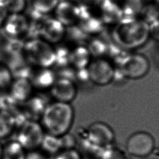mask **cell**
Masks as SVG:
<instances>
[{"label": "cell", "instance_id": "7", "mask_svg": "<svg viewBox=\"0 0 159 159\" xmlns=\"http://www.w3.org/2000/svg\"><path fill=\"white\" fill-rule=\"evenodd\" d=\"M155 140L152 135L145 131H137L127 140V152L136 157H147L154 151Z\"/></svg>", "mask_w": 159, "mask_h": 159}, {"label": "cell", "instance_id": "4", "mask_svg": "<svg viewBox=\"0 0 159 159\" xmlns=\"http://www.w3.org/2000/svg\"><path fill=\"white\" fill-rule=\"evenodd\" d=\"M115 67L125 79L138 80L148 73L150 63L143 55L127 53Z\"/></svg>", "mask_w": 159, "mask_h": 159}, {"label": "cell", "instance_id": "34", "mask_svg": "<svg viewBox=\"0 0 159 159\" xmlns=\"http://www.w3.org/2000/svg\"><path fill=\"white\" fill-rule=\"evenodd\" d=\"M25 159H45V158L39 152H31L25 155Z\"/></svg>", "mask_w": 159, "mask_h": 159}, {"label": "cell", "instance_id": "9", "mask_svg": "<svg viewBox=\"0 0 159 159\" xmlns=\"http://www.w3.org/2000/svg\"><path fill=\"white\" fill-rule=\"evenodd\" d=\"M77 87L74 81L57 78L50 88L52 96L56 101L71 103L77 95Z\"/></svg>", "mask_w": 159, "mask_h": 159}, {"label": "cell", "instance_id": "29", "mask_svg": "<svg viewBox=\"0 0 159 159\" xmlns=\"http://www.w3.org/2000/svg\"><path fill=\"white\" fill-rule=\"evenodd\" d=\"M12 74L6 66L0 64V89H5L11 84Z\"/></svg>", "mask_w": 159, "mask_h": 159}, {"label": "cell", "instance_id": "2", "mask_svg": "<svg viewBox=\"0 0 159 159\" xmlns=\"http://www.w3.org/2000/svg\"><path fill=\"white\" fill-rule=\"evenodd\" d=\"M150 37L149 25L137 19L119 22L113 32L114 43L124 50H133L143 45Z\"/></svg>", "mask_w": 159, "mask_h": 159}, {"label": "cell", "instance_id": "3", "mask_svg": "<svg viewBox=\"0 0 159 159\" xmlns=\"http://www.w3.org/2000/svg\"><path fill=\"white\" fill-rule=\"evenodd\" d=\"M23 50L29 63L39 68H50L55 65L54 48L43 39H31L24 44Z\"/></svg>", "mask_w": 159, "mask_h": 159}, {"label": "cell", "instance_id": "16", "mask_svg": "<svg viewBox=\"0 0 159 159\" xmlns=\"http://www.w3.org/2000/svg\"><path fill=\"white\" fill-rule=\"evenodd\" d=\"M32 85L27 78H17L11 84L10 95L17 102H24L30 97Z\"/></svg>", "mask_w": 159, "mask_h": 159}, {"label": "cell", "instance_id": "19", "mask_svg": "<svg viewBox=\"0 0 159 159\" xmlns=\"http://www.w3.org/2000/svg\"><path fill=\"white\" fill-rule=\"evenodd\" d=\"M59 0H32L30 14L32 19L43 17L53 10Z\"/></svg>", "mask_w": 159, "mask_h": 159}, {"label": "cell", "instance_id": "21", "mask_svg": "<svg viewBox=\"0 0 159 159\" xmlns=\"http://www.w3.org/2000/svg\"><path fill=\"white\" fill-rule=\"evenodd\" d=\"M15 125L13 114L8 111H0V139L9 135Z\"/></svg>", "mask_w": 159, "mask_h": 159}, {"label": "cell", "instance_id": "11", "mask_svg": "<svg viewBox=\"0 0 159 159\" xmlns=\"http://www.w3.org/2000/svg\"><path fill=\"white\" fill-rule=\"evenodd\" d=\"M3 25L4 32L7 36L17 38L27 32L29 23L26 17L21 13L11 14L6 17Z\"/></svg>", "mask_w": 159, "mask_h": 159}, {"label": "cell", "instance_id": "5", "mask_svg": "<svg viewBox=\"0 0 159 159\" xmlns=\"http://www.w3.org/2000/svg\"><path fill=\"white\" fill-rule=\"evenodd\" d=\"M85 136L89 146L99 151L111 146L115 139L112 128L108 124L100 121L92 123L86 130Z\"/></svg>", "mask_w": 159, "mask_h": 159}, {"label": "cell", "instance_id": "12", "mask_svg": "<svg viewBox=\"0 0 159 159\" xmlns=\"http://www.w3.org/2000/svg\"><path fill=\"white\" fill-rule=\"evenodd\" d=\"M55 9L56 19L64 26H71L78 21L77 5L73 2L66 0L59 1Z\"/></svg>", "mask_w": 159, "mask_h": 159}, {"label": "cell", "instance_id": "31", "mask_svg": "<svg viewBox=\"0 0 159 159\" xmlns=\"http://www.w3.org/2000/svg\"><path fill=\"white\" fill-rule=\"evenodd\" d=\"M61 145L62 150L75 148L76 143V140L73 135L68 132L61 136L59 137Z\"/></svg>", "mask_w": 159, "mask_h": 159}, {"label": "cell", "instance_id": "22", "mask_svg": "<svg viewBox=\"0 0 159 159\" xmlns=\"http://www.w3.org/2000/svg\"><path fill=\"white\" fill-rule=\"evenodd\" d=\"M24 149L17 141L11 142L2 149V159H25Z\"/></svg>", "mask_w": 159, "mask_h": 159}, {"label": "cell", "instance_id": "28", "mask_svg": "<svg viewBox=\"0 0 159 159\" xmlns=\"http://www.w3.org/2000/svg\"><path fill=\"white\" fill-rule=\"evenodd\" d=\"M4 5L7 12L12 14L21 13L27 6V0H6Z\"/></svg>", "mask_w": 159, "mask_h": 159}, {"label": "cell", "instance_id": "8", "mask_svg": "<svg viewBox=\"0 0 159 159\" xmlns=\"http://www.w3.org/2000/svg\"><path fill=\"white\" fill-rule=\"evenodd\" d=\"M43 136L42 127L35 120H27L19 125L16 141L24 148L32 150L40 146Z\"/></svg>", "mask_w": 159, "mask_h": 159}, {"label": "cell", "instance_id": "27", "mask_svg": "<svg viewBox=\"0 0 159 159\" xmlns=\"http://www.w3.org/2000/svg\"><path fill=\"white\" fill-rule=\"evenodd\" d=\"M99 159H126L124 152L112 146L104 148L99 155Z\"/></svg>", "mask_w": 159, "mask_h": 159}, {"label": "cell", "instance_id": "20", "mask_svg": "<svg viewBox=\"0 0 159 159\" xmlns=\"http://www.w3.org/2000/svg\"><path fill=\"white\" fill-rule=\"evenodd\" d=\"M79 26L88 35L101 32L104 29V22L92 14L83 17L79 21Z\"/></svg>", "mask_w": 159, "mask_h": 159}, {"label": "cell", "instance_id": "15", "mask_svg": "<svg viewBox=\"0 0 159 159\" xmlns=\"http://www.w3.org/2000/svg\"><path fill=\"white\" fill-rule=\"evenodd\" d=\"M99 7L102 13L103 22H120L122 16V9L115 0H99Z\"/></svg>", "mask_w": 159, "mask_h": 159}, {"label": "cell", "instance_id": "26", "mask_svg": "<svg viewBox=\"0 0 159 159\" xmlns=\"http://www.w3.org/2000/svg\"><path fill=\"white\" fill-rule=\"evenodd\" d=\"M65 34H66L74 42H78V45H83L81 42L86 41L89 36L79 25H76L75 24L68 27Z\"/></svg>", "mask_w": 159, "mask_h": 159}, {"label": "cell", "instance_id": "13", "mask_svg": "<svg viewBox=\"0 0 159 159\" xmlns=\"http://www.w3.org/2000/svg\"><path fill=\"white\" fill-rule=\"evenodd\" d=\"M24 103L23 114L27 120H35L42 114L48 106L47 99L43 96H35L29 98Z\"/></svg>", "mask_w": 159, "mask_h": 159}, {"label": "cell", "instance_id": "6", "mask_svg": "<svg viewBox=\"0 0 159 159\" xmlns=\"http://www.w3.org/2000/svg\"><path fill=\"white\" fill-rule=\"evenodd\" d=\"M87 70L89 81L96 85L106 86L114 81L115 66L106 58L92 59Z\"/></svg>", "mask_w": 159, "mask_h": 159}, {"label": "cell", "instance_id": "23", "mask_svg": "<svg viewBox=\"0 0 159 159\" xmlns=\"http://www.w3.org/2000/svg\"><path fill=\"white\" fill-rule=\"evenodd\" d=\"M40 146L47 152L56 154L62 150L59 137L50 134H44Z\"/></svg>", "mask_w": 159, "mask_h": 159}, {"label": "cell", "instance_id": "36", "mask_svg": "<svg viewBox=\"0 0 159 159\" xmlns=\"http://www.w3.org/2000/svg\"><path fill=\"white\" fill-rule=\"evenodd\" d=\"M5 1H6V0H0V3H1V4H4V2H5Z\"/></svg>", "mask_w": 159, "mask_h": 159}, {"label": "cell", "instance_id": "33", "mask_svg": "<svg viewBox=\"0 0 159 159\" xmlns=\"http://www.w3.org/2000/svg\"><path fill=\"white\" fill-rule=\"evenodd\" d=\"M7 11L4 5V4L0 3V25L3 24L7 17Z\"/></svg>", "mask_w": 159, "mask_h": 159}, {"label": "cell", "instance_id": "30", "mask_svg": "<svg viewBox=\"0 0 159 159\" xmlns=\"http://www.w3.org/2000/svg\"><path fill=\"white\" fill-rule=\"evenodd\" d=\"M53 159H83L81 153L75 148L63 149L55 154Z\"/></svg>", "mask_w": 159, "mask_h": 159}, {"label": "cell", "instance_id": "10", "mask_svg": "<svg viewBox=\"0 0 159 159\" xmlns=\"http://www.w3.org/2000/svg\"><path fill=\"white\" fill-rule=\"evenodd\" d=\"M66 32L65 26L56 18L45 17L41 22L39 37L48 43H58L64 37Z\"/></svg>", "mask_w": 159, "mask_h": 159}, {"label": "cell", "instance_id": "17", "mask_svg": "<svg viewBox=\"0 0 159 159\" xmlns=\"http://www.w3.org/2000/svg\"><path fill=\"white\" fill-rule=\"evenodd\" d=\"M29 63L27 59L24 58L21 54L11 56L9 60V63L7 66L12 77L17 78H27L31 73L32 69L29 66Z\"/></svg>", "mask_w": 159, "mask_h": 159}, {"label": "cell", "instance_id": "35", "mask_svg": "<svg viewBox=\"0 0 159 159\" xmlns=\"http://www.w3.org/2000/svg\"><path fill=\"white\" fill-rule=\"evenodd\" d=\"M2 148L0 145V159H2Z\"/></svg>", "mask_w": 159, "mask_h": 159}, {"label": "cell", "instance_id": "25", "mask_svg": "<svg viewBox=\"0 0 159 159\" xmlns=\"http://www.w3.org/2000/svg\"><path fill=\"white\" fill-rule=\"evenodd\" d=\"M55 53V65L58 68L70 65L69 59L71 50H69L66 47L59 46L54 48Z\"/></svg>", "mask_w": 159, "mask_h": 159}, {"label": "cell", "instance_id": "32", "mask_svg": "<svg viewBox=\"0 0 159 159\" xmlns=\"http://www.w3.org/2000/svg\"><path fill=\"white\" fill-rule=\"evenodd\" d=\"M150 36L159 42V18L149 24Z\"/></svg>", "mask_w": 159, "mask_h": 159}, {"label": "cell", "instance_id": "18", "mask_svg": "<svg viewBox=\"0 0 159 159\" xmlns=\"http://www.w3.org/2000/svg\"><path fill=\"white\" fill-rule=\"evenodd\" d=\"M91 58L87 46L79 45L71 50L69 64L75 70L87 68L92 60Z\"/></svg>", "mask_w": 159, "mask_h": 159}, {"label": "cell", "instance_id": "14", "mask_svg": "<svg viewBox=\"0 0 159 159\" xmlns=\"http://www.w3.org/2000/svg\"><path fill=\"white\" fill-rule=\"evenodd\" d=\"M57 79L55 71L50 68H39L32 70L29 80L32 86L40 89L51 88Z\"/></svg>", "mask_w": 159, "mask_h": 159}, {"label": "cell", "instance_id": "24", "mask_svg": "<svg viewBox=\"0 0 159 159\" xmlns=\"http://www.w3.org/2000/svg\"><path fill=\"white\" fill-rule=\"evenodd\" d=\"M109 43L103 40L94 38L88 41L87 47L92 57L94 58H104L106 55Z\"/></svg>", "mask_w": 159, "mask_h": 159}, {"label": "cell", "instance_id": "1", "mask_svg": "<svg viewBox=\"0 0 159 159\" xmlns=\"http://www.w3.org/2000/svg\"><path fill=\"white\" fill-rule=\"evenodd\" d=\"M42 118L48 134L60 137L69 132L73 123L75 111L71 103L55 101L48 104Z\"/></svg>", "mask_w": 159, "mask_h": 159}]
</instances>
